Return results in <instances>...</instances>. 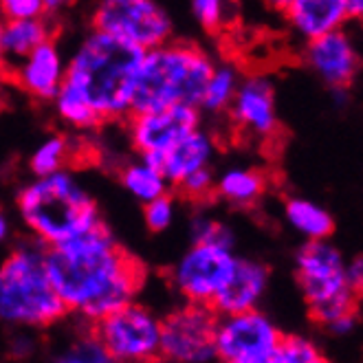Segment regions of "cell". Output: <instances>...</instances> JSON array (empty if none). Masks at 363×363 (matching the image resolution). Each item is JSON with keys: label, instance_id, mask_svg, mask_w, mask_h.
Instances as JSON below:
<instances>
[{"label": "cell", "instance_id": "obj_4", "mask_svg": "<svg viewBox=\"0 0 363 363\" xmlns=\"http://www.w3.org/2000/svg\"><path fill=\"white\" fill-rule=\"evenodd\" d=\"M213 64V57L194 42L169 40L145 51L137 77L133 115L172 106L199 108Z\"/></svg>", "mask_w": 363, "mask_h": 363}, {"label": "cell", "instance_id": "obj_13", "mask_svg": "<svg viewBox=\"0 0 363 363\" xmlns=\"http://www.w3.org/2000/svg\"><path fill=\"white\" fill-rule=\"evenodd\" d=\"M304 64L333 91H350L359 75L361 57L354 38L346 29H337L306 42Z\"/></svg>", "mask_w": 363, "mask_h": 363}, {"label": "cell", "instance_id": "obj_5", "mask_svg": "<svg viewBox=\"0 0 363 363\" xmlns=\"http://www.w3.org/2000/svg\"><path fill=\"white\" fill-rule=\"evenodd\" d=\"M47 249L35 240L16 245L0 262V324L16 330H40L69 313L49 280Z\"/></svg>", "mask_w": 363, "mask_h": 363}, {"label": "cell", "instance_id": "obj_14", "mask_svg": "<svg viewBox=\"0 0 363 363\" xmlns=\"http://www.w3.org/2000/svg\"><path fill=\"white\" fill-rule=\"evenodd\" d=\"M227 113L240 133L262 141L271 139L280 128L273 79L264 73L245 75Z\"/></svg>", "mask_w": 363, "mask_h": 363}, {"label": "cell", "instance_id": "obj_28", "mask_svg": "<svg viewBox=\"0 0 363 363\" xmlns=\"http://www.w3.org/2000/svg\"><path fill=\"white\" fill-rule=\"evenodd\" d=\"M51 363H115L108 352L104 350V346L99 341L91 335H84L71 344L67 348H62Z\"/></svg>", "mask_w": 363, "mask_h": 363}, {"label": "cell", "instance_id": "obj_12", "mask_svg": "<svg viewBox=\"0 0 363 363\" xmlns=\"http://www.w3.org/2000/svg\"><path fill=\"white\" fill-rule=\"evenodd\" d=\"M201 128V111L191 106L135 113L125 119V133L139 157L161 155L177 145L181 139Z\"/></svg>", "mask_w": 363, "mask_h": 363}, {"label": "cell", "instance_id": "obj_39", "mask_svg": "<svg viewBox=\"0 0 363 363\" xmlns=\"http://www.w3.org/2000/svg\"><path fill=\"white\" fill-rule=\"evenodd\" d=\"M0 67H3V60H0Z\"/></svg>", "mask_w": 363, "mask_h": 363}, {"label": "cell", "instance_id": "obj_9", "mask_svg": "<svg viewBox=\"0 0 363 363\" xmlns=\"http://www.w3.org/2000/svg\"><path fill=\"white\" fill-rule=\"evenodd\" d=\"M282 328L262 311L220 315L213 328V350L220 363H269Z\"/></svg>", "mask_w": 363, "mask_h": 363}, {"label": "cell", "instance_id": "obj_6", "mask_svg": "<svg viewBox=\"0 0 363 363\" xmlns=\"http://www.w3.org/2000/svg\"><path fill=\"white\" fill-rule=\"evenodd\" d=\"M346 258L330 240L304 242L295 253L297 286L317 326L359 313V295L346 282Z\"/></svg>", "mask_w": 363, "mask_h": 363}, {"label": "cell", "instance_id": "obj_31", "mask_svg": "<svg viewBox=\"0 0 363 363\" xmlns=\"http://www.w3.org/2000/svg\"><path fill=\"white\" fill-rule=\"evenodd\" d=\"M174 213H177L174 199L169 194L143 205V220H145V227L150 229L152 233H163V231H167L169 227H172Z\"/></svg>", "mask_w": 363, "mask_h": 363}, {"label": "cell", "instance_id": "obj_30", "mask_svg": "<svg viewBox=\"0 0 363 363\" xmlns=\"http://www.w3.org/2000/svg\"><path fill=\"white\" fill-rule=\"evenodd\" d=\"M189 11L205 31H218L231 18L229 5L220 3V0H194L189 5Z\"/></svg>", "mask_w": 363, "mask_h": 363}, {"label": "cell", "instance_id": "obj_36", "mask_svg": "<svg viewBox=\"0 0 363 363\" xmlns=\"http://www.w3.org/2000/svg\"><path fill=\"white\" fill-rule=\"evenodd\" d=\"M11 231H13V227H11L9 216L3 209H0V245H5L11 238Z\"/></svg>", "mask_w": 363, "mask_h": 363}, {"label": "cell", "instance_id": "obj_19", "mask_svg": "<svg viewBox=\"0 0 363 363\" xmlns=\"http://www.w3.org/2000/svg\"><path fill=\"white\" fill-rule=\"evenodd\" d=\"M269 189V179L260 167L253 165H231L213 181V194L231 207H253L262 201Z\"/></svg>", "mask_w": 363, "mask_h": 363}, {"label": "cell", "instance_id": "obj_25", "mask_svg": "<svg viewBox=\"0 0 363 363\" xmlns=\"http://www.w3.org/2000/svg\"><path fill=\"white\" fill-rule=\"evenodd\" d=\"M269 363H330L322 346L306 335H282Z\"/></svg>", "mask_w": 363, "mask_h": 363}, {"label": "cell", "instance_id": "obj_22", "mask_svg": "<svg viewBox=\"0 0 363 363\" xmlns=\"http://www.w3.org/2000/svg\"><path fill=\"white\" fill-rule=\"evenodd\" d=\"M119 183L141 205H147L169 194V183L163 179L157 167L145 163L143 159L125 163L119 172Z\"/></svg>", "mask_w": 363, "mask_h": 363}, {"label": "cell", "instance_id": "obj_21", "mask_svg": "<svg viewBox=\"0 0 363 363\" xmlns=\"http://www.w3.org/2000/svg\"><path fill=\"white\" fill-rule=\"evenodd\" d=\"M284 218L286 225L300 233L306 242L328 240L335 233L333 213L319 203L304 196H289L284 201Z\"/></svg>", "mask_w": 363, "mask_h": 363}, {"label": "cell", "instance_id": "obj_8", "mask_svg": "<svg viewBox=\"0 0 363 363\" xmlns=\"http://www.w3.org/2000/svg\"><path fill=\"white\" fill-rule=\"evenodd\" d=\"M93 337L115 363H152L161 348V317L133 302L95 322Z\"/></svg>", "mask_w": 363, "mask_h": 363}, {"label": "cell", "instance_id": "obj_16", "mask_svg": "<svg viewBox=\"0 0 363 363\" xmlns=\"http://www.w3.org/2000/svg\"><path fill=\"white\" fill-rule=\"evenodd\" d=\"M269 282H271V269L267 262L255 258H240L238 255L236 269H233L229 282L213 297L209 308L218 317L260 308L262 297L269 291Z\"/></svg>", "mask_w": 363, "mask_h": 363}, {"label": "cell", "instance_id": "obj_2", "mask_svg": "<svg viewBox=\"0 0 363 363\" xmlns=\"http://www.w3.org/2000/svg\"><path fill=\"white\" fill-rule=\"evenodd\" d=\"M143 53L123 40L91 29L67 60L62 86L86 104L101 125L128 119L133 115Z\"/></svg>", "mask_w": 363, "mask_h": 363}, {"label": "cell", "instance_id": "obj_17", "mask_svg": "<svg viewBox=\"0 0 363 363\" xmlns=\"http://www.w3.org/2000/svg\"><path fill=\"white\" fill-rule=\"evenodd\" d=\"M213 157H216V141H213V137L207 130L199 128V130H194L185 139H181L177 145L169 147V150L139 159L157 167L163 179L169 183V187H177L187 177L211 167Z\"/></svg>", "mask_w": 363, "mask_h": 363}, {"label": "cell", "instance_id": "obj_1", "mask_svg": "<svg viewBox=\"0 0 363 363\" xmlns=\"http://www.w3.org/2000/svg\"><path fill=\"white\" fill-rule=\"evenodd\" d=\"M45 264L67 313L91 324L133 304L145 280L143 264L117 242L106 223L86 236L47 249Z\"/></svg>", "mask_w": 363, "mask_h": 363}, {"label": "cell", "instance_id": "obj_27", "mask_svg": "<svg viewBox=\"0 0 363 363\" xmlns=\"http://www.w3.org/2000/svg\"><path fill=\"white\" fill-rule=\"evenodd\" d=\"M189 236L191 245H218V247H231L233 249V231L227 227L220 218L211 213H196L189 223Z\"/></svg>", "mask_w": 363, "mask_h": 363}, {"label": "cell", "instance_id": "obj_32", "mask_svg": "<svg viewBox=\"0 0 363 363\" xmlns=\"http://www.w3.org/2000/svg\"><path fill=\"white\" fill-rule=\"evenodd\" d=\"M213 181H216V174H213L211 167H207L196 174L187 177L183 183L177 185V189L187 201H207L213 194Z\"/></svg>", "mask_w": 363, "mask_h": 363}, {"label": "cell", "instance_id": "obj_18", "mask_svg": "<svg viewBox=\"0 0 363 363\" xmlns=\"http://www.w3.org/2000/svg\"><path fill=\"white\" fill-rule=\"evenodd\" d=\"M280 7L289 27L306 42L344 29L348 23L344 0H286Z\"/></svg>", "mask_w": 363, "mask_h": 363}, {"label": "cell", "instance_id": "obj_35", "mask_svg": "<svg viewBox=\"0 0 363 363\" xmlns=\"http://www.w3.org/2000/svg\"><path fill=\"white\" fill-rule=\"evenodd\" d=\"M357 324H359V313H352V315H346V317L337 319V322H333L330 326H326V330L333 337L344 339V337H350L357 330Z\"/></svg>", "mask_w": 363, "mask_h": 363}, {"label": "cell", "instance_id": "obj_7", "mask_svg": "<svg viewBox=\"0 0 363 363\" xmlns=\"http://www.w3.org/2000/svg\"><path fill=\"white\" fill-rule=\"evenodd\" d=\"M95 31L123 40L141 51L157 49L174 35V20L155 0H104L93 9Z\"/></svg>", "mask_w": 363, "mask_h": 363}, {"label": "cell", "instance_id": "obj_11", "mask_svg": "<svg viewBox=\"0 0 363 363\" xmlns=\"http://www.w3.org/2000/svg\"><path fill=\"white\" fill-rule=\"evenodd\" d=\"M218 315L209 306L181 304L161 317L159 359L167 363H213V328Z\"/></svg>", "mask_w": 363, "mask_h": 363}, {"label": "cell", "instance_id": "obj_3", "mask_svg": "<svg viewBox=\"0 0 363 363\" xmlns=\"http://www.w3.org/2000/svg\"><path fill=\"white\" fill-rule=\"evenodd\" d=\"M16 205L20 220L45 249L86 236L104 223L91 189L69 167L23 185Z\"/></svg>", "mask_w": 363, "mask_h": 363}, {"label": "cell", "instance_id": "obj_26", "mask_svg": "<svg viewBox=\"0 0 363 363\" xmlns=\"http://www.w3.org/2000/svg\"><path fill=\"white\" fill-rule=\"evenodd\" d=\"M53 106H55L57 117L67 125L75 128V130H95V128L101 125L97 115L79 97H75L67 86L60 89L57 97L53 99Z\"/></svg>", "mask_w": 363, "mask_h": 363}, {"label": "cell", "instance_id": "obj_20", "mask_svg": "<svg viewBox=\"0 0 363 363\" xmlns=\"http://www.w3.org/2000/svg\"><path fill=\"white\" fill-rule=\"evenodd\" d=\"M47 40H53L49 20H0L3 67H16Z\"/></svg>", "mask_w": 363, "mask_h": 363}, {"label": "cell", "instance_id": "obj_10", "mask_svg": "<svg viewBox=\"0 0 363 363\" xmlns=\"http://www.w3.org/2000/svg\"><path fill=\"white\" fill-rule=\"evenodd\" d=\"M238 253L231 247L189 245L169 273L174 291L185 304L209 306L236 269Z\"/></svg>", "mask_w": 363, "mask_h": 363}, {"label": "cell", "instance_id": "obj_23", "mask_svg": "<svg viewBox=\"0 0 363 363\" xmlns=\"http://www.w3.org/2000/svg\"><path fill=\"white\" fill-rule=\"evenodd\" d=\"M240 79H242V75L236 64H231V62L213 64V71L205 84V91H203V97L199 104V111H205L211 115L227 113L233 101V95L238 91Z\"/></svg>", "mask_w": 363, "mask_h": 363}, {"label": "cell", "instance_id": "obj_37", "mask_svg": "<svg viewBox=\"0 0 363 363\" xmlns=\"http://www.w3.org/2000/svg\"><path fill=\"white\" fill-rule=\"evenodd\" d=\"M346 7V18L348 20H359L363 16V3L361 0H344Z\"/></svg>", "mask_w": 363, "mask_h": 363}, {"label": "cell", "instance_id": "obj_24", "mask_svg": "<svg viewBox=\"0 0 363 363\" xmlns=\"http://www.w3.org/2000/svg\"><path fill=\"white\" fill-rule=\"evenodd\" d=\"M71 152L73 147L67 135H51L45 141H40L29 157V169L33 179L51 177L60 172V169H64L69 163Z\"/></svg>", "mask_w": 363, "mask_h": 363}, {"label": "cell", "instance_id": "obj_33", "mask_svg": "<svg viewBox=\"0 0 363 363\" xmlns=\"http://www.w3.org/2000/svg\"><path fill=\"white\" fill-rule=\"evenodd\" d=\"M38 350V339L31 330H16L9 339V354L18 361L31 359Z\"/></svg>", "mask_w": 363, "mask_h": 363}, {"label": "cell", "instance_id": "obj_15", "mask_svg": "<svg viewBox=\"0 0 363 363\" xmlns=\"http://www.w3.org/2000/svg\"><path fill=\"white\" fill-rule=\"evenodd\" d=\"M64 75L67 57L55 40H47L13 67L16 86L38 101H53L64 84Z\"/></svg>", "mask_w": 363, "mask_h": 363}, {"label": "cell", "instance_id": "obj_38", "mask_svg": "<svg viewBox=\"0 0 363 363\" xmlns=\"http://www.w3.org/2000/svg\"><path fill=\"white\" fill-rule=\"evenodd\" d=\"M5 106H7V95H5V89H3V84H0V113L5 111Z\"/></svg>", "mask_w": 363, "mask_h": 363}, {"label": "cell", "instance_id": "obj_34", "mask_svg": "<svg viewBox=\"0 0 363 363\" xmlns=\"http://www.w3.org/2000/svg\"><path fill=\"white\" fill-rule=\"evenodd\" d=\"M344 275H346L348 286L357 295H361V289H363V260H361V255H357V258H352L350 262H346Z\"/></svg>", "mask_w": 363, "mask_h": 363}, {"label": "cell", "instance_id": "obj_29", "mask_svg": "<svg viewBox=\"0 0 363 363\" xmlns=\"http://www.w3.org/2000/svg\"><path fill=\"white\" fill-rule=\"evenodd\" d=\"M57 0H3L0 16L3 20H47V16L62 7Z\"/></svg>", "mask_w": 363, "mask_h": 363}]
</instances>
